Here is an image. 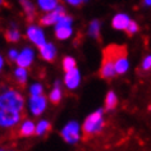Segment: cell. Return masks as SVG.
<instances>
[{
    "instance_id": "cell-1",
    "label": "cell",
    "mask_w": 151,
    "mask_h": 151,
    "mask_svg": "<svg viewBox=\"0 0 151 151\" xmlns=\"http://www.w3.org/2000/svg\"><path fill=\"white\" fill-rule=\"evenodd\" d=\"M0 108L23 114L26 108V97L22 91L13 87L0 91Z\"/></svg>"
},
{
    "instance_id": "cell-2",
    "label": "cell",
    "mask_w": 151,
    "mask_h": 151,
    "mask_svg": "<svg viewBox=\"0 0 151 151\" xmlns=\"http://www.w3.org/2000/svg\"><path fill=\"white\" fill-rule=\"evenodd\" d=\"M105 126V118H104V109H96L91 114L86 116V119L82 123V132L86 136H93L103 131Z\"/></svg>"
},
{
    "instance_id": "cell-3",
    "label": "cell",
    "mask_w": 151,
    "mask_h": 151,
    "mask_svg": "<svg viewBox=\"0 0 151 151\" xmlns=\"http://www.w3.org/2000/svg\"><path fill=\"white\" fill-rule=\"evenodd\" d=\"M73 17L65 13L54 24V36L59 41H67L73 36Z\"/></svg>"
},
{
    "instance_id": "cell-4",
    "label": "cell",
    "mask_w": 151,
    "mask_h": 151,
    "mask_svg": "<svg viewBox=\"0 0 151 151\" xmlns=\"http://www.w3.org/2000/svg\"><path fill=\"white\" fill-rule=\"evenodd\" d=\"M82 127L77 120H69L62 129H60V137L67 142L68 145H76L81 139Z\"/></svg>"
},
{
    "instance_id": "cell-5",
    "label": "cell",
    "mask_w": 151,
    "mask_h": 151,
    "mask_svg": "<svg viewBox=\"0 0 151 151\" xmlns=\"http://www.w3.org/2000/svg\"><path fill=\"white\" fill-rule=\"evenodd\" d=\"M114 50L115 46H109L104 51L103 63L100 67V77L105 80H110L116 74L115 67H114Z\"/></svg>"
},
{
    "instance_id": "cell-6",
    "label": "cell",
    "mask_w": 151,
    "mask_h": 151,
    "mask_svg": "<svg viewBox=\"0 0 151 151\" xmlns=\"http://www.w3.org/2000/svg\"><path fill=\"white\" fill-rule=\"evenodd\" d=\"M26 39L28 40V42H31V45H33L35 47L41 46L44 42H46V33H45V29L42 28L41 24H35V23H29L27 27H26L24 31Z\"/></svg>"
},
{
    "instance_id": "cell-7",
    "label": "cell",
    "mask_w": 151,
    "mask_h": 151,
    "mask_svg": "<svg viewBox=\"0 0 151 151\" xmlns=\"http://www.w3.org/2000/svg\"><path fill=\"white\" fill-rule=\"evenodd\" d=\"M26 105H27V109L32 116H41L47 109L49 99L45 95L28 96Z\"/></svg>"
},
{
    "instance_id": "cell-8",
    "label": "cell",
    "mask_w": 151,
    "mask_h": 151,
    "mask_svg": "<svg viewBox=\"0 0 151 151\" xmlns=\"http://www.w3.org/2000/svg\"><path fill=\"white\" fill-rule=\"evenodd\" d=\"M22 120V113L5 110L0 108V128L3 129H10L19 124Z\"/></svg>"
},
{
    "instance_id": "cell-9",
    "label": "cell",
    "mask_w": 151,
    "mask_h": 151,
    "mask_svg": "<svg viewBox=\"0 0 151 151\" xmlns=\"http://www.w3.org/2000/svg\"><path fill=\"white\" fill-rule=\"evenodd\" d=\"M35 59H36V51L32 46H23L18 52V56L16 59V63L17 65L19 67H24V68H29L35 63Z\"/></svg>"
},
{
    "instance_id": "cell-10",
    "label": "cell",
    "mask_w": 151,
    "mask_h": 151,
    "mask_svg": "<svg viewBox=\"0 0 151 151\" xmlns=\"http://www.w3.org/2000/svg\"><path fill=\"white\" fill-rule=\"evenodd\" d=\"M64 14H65V8L59 4L54 10L44 13L42 16L40 17V24L42 26V27H51V26H54L56 22L62 18V16H64Z\"/></svg>"
},
{
    "instance_id": "cell-11",
    "label": "cell",
    "mask_w": 151,
    "mask_h": 151,
    "mask_svg": "<svg viewBox=\"0 0 151 151\" xmlns=\"http://www.w3.org/2000/svg\"><path fill=\"white\" fill-rule=\"evenodd\" d=\"M114 67L116 74H124L129 69V60L127 58L126 50L123 47H116L114 50Z\"/></svg>"
},
{
    "instance_id": "cell-12",
    "label": "cell",
    "mask_w": 151,
    "mask_h": 151,
    "mask_svg": "<svg viewBox=\"0 0 151 151\" xmlns=\"http://www.w3.org/2000/svg\"><path fill=\"white\" fill-rule=\"evenodd\" d=\"M81 80H82L81 72L77 67H76V68H73V69L65 72L64 78H63V85H64V87L68 88L69 91H74V90H77L78 87H80Z\"/></svg>"
},
{
    "instance_id": "cell-13",
    "label": "cell",
    "mask_w": 151,
    "mask_h": 151,
    "mask_svg": "<svg viewBox=\"0 0 151 151\" xmlns=\"http://www.w3.org/2000/svg\"><path fill=\"white\" fill-rule=\"evenodd\" d=\"M39 49V55L41 56V59L44 62L51 63L56 59V55H58V49H56L55 44L51 42V41H46L44 42L41 46L37 47Z\"/></svg>"
},
{
    "instance_id": "cell-14",
    "label": "cell",
    "mask_w": 151,
    "mask_h": 151,
    "mask_svg": "<svg viewBox=\"0 0 151 151\" xmlns=\"http://www.w3.org/2000/svg\"><path fill=\"white\" fill-rule=\"evenodd\" d=\"M35 129L36 122H33L32 119H23L18 124V134L21 137H31V136L35 134Z\"/></svg>"
},
{
    "instance_id": "cell-15",
    "label": "cell",
    "mask_w": 151,
    "mask_h": 151,
    "mask_svg": "<svg viewBox=\"0 0 151 151\" xmlns=\"http://www.w3.org/2000/svg\"><path fill=\"white\" fill-rule=\"evenodd\" d=\"M19 5L22 6V10L24 13V17L28 22H33L36 18V4L32 0H19Z\"/></svg>"
},
{
    "instance_id": "cell-16",
    "label": "cell",
    "mask_w": 151,
    "mask_h": 151,
    "mask_svg": "<svg viewBox=\"0 0 151 151\" xmlns=\"http://www.w3.org/2000/svg\"><path fill=\"white\" fill-rule=\"evenodd\" d=\"M131 22L129 16H127L126 13H118L113 17L111 19V26L118 31H126L128 24Z\"/></svg>"
},
{
    "instance_id": "cell-17",
    "label": "cell",
    "mask_w": 151,
    "mask_h": 151,
    "mask_svg": "<svg viewBox=\"0 0 151 151\" xmlns=\"http://www.w3.org/2000/svg\"><path fill=\"white\" fill-rule=\"evenodd\" d=\"M47 99L51 104H55V105L59 104L60 101L63 100V86H62V82L60 81H55L52 88L50 90V92H49Z\"/></svg>"
},
{
    "instance_id": "cell-18",
    "label": "cell",
    "mask_w": 151,
    "mask_h": 151,
    "mask_svg": "<svg viewBox=\"0 0 151 151\" xmlns=\"http://www.w3.org/2000/svg\"><path fill=\"white\" fill-rule=\"evenodd\" d=\"M13 78L19 86H23L28 81V68L17 65L13 70Z\"/></svg>"
},
{
    "instance_id": "cell-19",
    "label": "cell",
    "mask_w": 151,
    "mask_h": 151,
    "mask_svg": "<svg viewBox=\"0 0 151 151\" xmlns=\"http://www.w3.org/2000/svg\"><path fill=\"white\" fill-rule=\"evenodd\" d=\"M5 39L8 42H18L22 39V32L16 23H10L5 31Z\"/></svg>"
},
{
    "instance_id": "cell-20",
    "label": "cell",
    "mask_w": 151,
    "mask_h": 151,
    "mask_svg": "<svg viewBox=\"0 0 151 151\" xmlns=\"http://www.w3.org/2000/svg\"><path fill=\"white\" fill-rule=\"evenodd\" d=\"M59 5V0H36V6L41 12L46 13L54 10Z\"/></svg>"
},
{
    "instance_id": "cell-21",
    "label": "cell",
    "mask_w": 151,
    "mask_h": 151,
    "mask_svg": "<svg viewBox=\"0 0 151 151\" xmlns=\"http://www.w3.org/2000/svg\"><path fill=\"white\" fill-rule=\"evenodd\" d=\"M100 29H101V22L99 19H93L90 22L87 28V35L93 40H97L100 37Z\"/></svg>"
},
{
    "instance_id": "cell-22",
    "label": "cell",
    "mask_w": 151,
    "mask_h": 151,
    "mask_svg": "<svg viewBox=\"0 0 151 151\" xmlns=\"http://www.w3.org/2000/svg\"><path fill=\"white\" fill-rule=\"evenodd\" d=\"M51 128V123L49 122L47 119H40L39 122L36 123V129H35V134L39 136V137H42L50 131Z\"/></svg>"
},
{
    "instance_id": "cell-23",
    "label": "cell",
    "mask_w": 151,
    "mask_h": 151,
    "mask_svg": "<svg viewBox=\"0 0 151 151\" xmlns=\"http://www.w3.org/2000/svg\"><path fill=\"white\" fill-rule=\"evenodd\" d=\"M116 104H118V97H116L115 92L114 91H109L105 96V110L110 111V110H114Z\"/></svg>"
},
{
    "instance_id": "cell-24",
    "label": "cell",
    "mask_w": 151,
    "mask_h": 151,
    "mask_svg": "<svg viewBox=\"0 0 151 151\" xmlns=\"http://www.w3.org/2000/svg\"><path fill=\"white\" fill-rule=\"evenodd\" d=\"M45 87L41 82H33L28 87V95L29 96H36V95H44Z\"/></svg>"
},
{
    "instance_id": "cell-25",
    "label": "cell",
    "mask_w": 151,
    "mask_h": 151,
    "mask_svg": "<svg viewBox=\"0 0 151 151\" xmlns=\"http://www.w3.org/2000/svg\"><path fill=\"white\" fill-rule=\"evenodd\" d=\"M62 67H63L64 72L70 70V69H73V68L77 67V62H76V59L73 56H69V55L64 56L63 60H62Z\"/></svg>"
},
{
    "instance_id": "cell-26",
    "label": "cell",
    "mask_w": 151,
    "mask_h": 151,
    "mask_svg": "<svg viewBox=\"0 0 151 151\" xmlns=\"http://www.w3.org/2000/svg\"><path fill=\"white\" fill-rule=\"evenodd\" d=\"M141 70L142 72H149L151 70V54L145 56L142 59V63H141Z\"/></svg>"
},
{
    "instance_id": "cell-27",
    "label": "cell",
    "mask_w": 151,
    "mask_h": 151,
    "mask_svg": "<svg viewBox=\"0 0 151 151\" xmlns=\"http://www.w3.org/2000/svg\"><path fill=\"white\" fill-rule=\"evenodd\" d=\"M137 31H138V24L136 23L134 21L131 19L129 24H128V27H127V29H126V32L128 33V35H134V33L137 32Z\"/></svg>"
},
{
    "instance_id": "cell-28",
    "label": "cell",
    "mask_w": 151,
    "mask_h": 151,
    "mask_svg": "<svg viewBox=\"0 0 151 151\" xmlns=\"http://www.w3.org/2000/svg\"><path fill=\"white\" fill-rule=\"evenodd\" d=\"M18 52H19V50L16 47H10L8 50V54H6V56H8L9 60H12V62H16L17 56H18Z\"/></svg>"
},
{
    "instance_id": "cell-29",
    "label": "cell",
    "mask_w": 151,
    "mask_h": 151,
    "mask_svg": "<svg viewBox=\"0 0 151 151\" xmlns=\"http://www.w3.org/2000/svg\"><path fill=\"white\" fill-rule=\"evenodd\" d=\"M63 1L70 6H80L83 3H88V0H63Z\"/></svg>"
},
{
    "instance_id": "cell-30",
    "label": "cell",
    "mask_w": 151,
    "mask_h": 151,
    "mask_svg": "<svg viewBox=\"0 0 151 151\" xmlns=\"http://www.w3.org/2000/svg\"><path fill=\"white\" fill-rule=\"evenodd\" d=\"M4 68H5V58L0 54V73L4 70Z\"/></svg>"
},
{
    "instance_id": "cell-31",
    "label": "cell",
    "mask_w": 151,
    "mask_h": 151,
    "mask_svg": "<svg viewBox=\"0 0 151 151\" xmlns=\"http://www.w3.org/2000/svg\"><path fill=\"white\" fill-rule=\"evenodd\" d=\"M143 5L145 6H151V0H143Z\"/></svg>"
},
{
    "instance_id": "cell-32",
    "label": "cell",
    "mask_w": 151,
    "mask_h": 151,
    "mask_svg": "<svg viewBox=\"0 0 151 151\" xmlns=\"http://www.w3.org/2000/svg\"><path fill=\"white\" fill-rule=\"evenodd\" d=\"M6 4V0H0V8H3Z\"/></svg>"
},
{
    "instance_id": "cell-33",
    "label": "cell",
    "mask_w": 151,
    "mask_h": 151,
    "mask_svg": "<svg viewBox=\"0 0 151 151\" xmlns=\"http://www.w3.org/2000/svg\"><path fill=\"white\" fill-rule=\"evenodd\" d=\"M149 109H150V110H151V105H150V108H149Z\"/></svg>"
},
{
    "instance_id": "cell-34",
    "label": "cell",
    "mask_w": 151,
    "mask_h": 151,
    "mask_svg": "<svg viewBox=\"0 0 151 151\" xmlns=\"http://www.w3.org/2000/svg\"><path fill=\"white\" fill-rule=\"evenodd\" d=\"M0 91H1V88H0Z\"/></svg>"
}]
</instances>
